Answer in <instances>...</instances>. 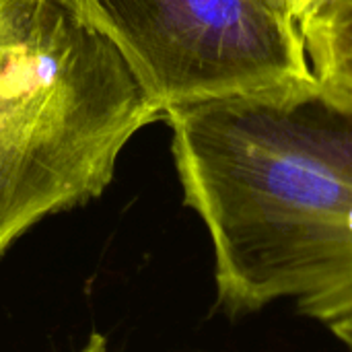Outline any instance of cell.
Returning a JSON list of instances; mask_svg holds the SVG:
<instances>
[{
  "mask_svg": "<svg viewBox=\"0 0 352 352\" xmlns=\"http://www.w3.org/2000/svg\"><path fill=\"white\" fill-rule=\"evenodd\" d=\"M80 352H109V351H107V342H105V338H103L101 334H93V336L89 338V342L82 346V351Z\"/></svg>",
  "mask_w": 352,
  "mask_h": 352,
  "instance_id": "cell-7",
  "label": "cell"
},
{
  "mask_svg": "<svg viewBox=\"0 0 352 352\" xmlns=\"http://www.w3.org/2000/svg\"><path fill=\"white\" fill-rule=\"evenodd\" d=\"M297 27L314 78L352 95V0H322Z\"/></svg>",
  "mask_w": 352,
  "mask_h": 352,
  "instance_id": "cell-4",
  "label": "cell"
},
{
  "mask_svg": "<svg viewBox=\"0 0 352 352\" xmlns=\"http://www.w3.org/2000/svg\"><path fill=\"white\" fill-rule=\"evenodd\" d=\"M186 204L214 254L217 307L254 316L352 283V95L316 78L165 107Z\"/></svg>",
  "mask_w": 352,
  "mask_h": 352,
  "instance_id": "cell-1",
  "label": "cell"
},
{
  "mask_svg": "<svg viewBox=\"0 0 352 352\" xmlns=\"http://www.w3.org/2000/svg\"><path fill=\"white\" fill-rule=\"evenodd\" d=\"M297 311L330 330V334L352 352V287L334 295L299 303Z\"/></svg>",
  "mask_w": 352,
  "mask_h": 352,
  "instance_id": "cell-5",
  "label": "cell"
},
{
  "mask_svg": "<svg viewBox=\"0 0 352 352\" xmlns=\"http://www.w3.org/2000/svg\"><path fill=\"white\" fill-rule=\"evenodd\" d=\"M163 105L76 0H0V256L99 198Z\"/></svg>",
  "mask_w": 352,
  "mask_h": 352,
  "instance_id": "cell-2",
  "label": "cell"
},
{
  "mask_svg": "<svg viewBox=\"0 0 352 352\" xmlns=\"http://www.w3.org/2000/svg\"><path fill=\"white\" fill-rule=\"evenodd\" d=\"M322 0H285V4H287V10H289V14L293 16V21L297 23L305 12H309L316 4H320Z\"/></svg>",
  "mask_w": 352,
  "mask_h": 352,
  "instance_id": "cell-6",
  "label": "cell"
},
{
  "mask_svg": "<svg viewBox=\"0 0 352 352\" xmlns=\"http://www.w3.org/2000/svg\"><path fill=\"white\" fill-rule=\"evenodd\" d=\"M165 107L314 78L285 0H76Z\"/></svg>",
  "mask_w": 352,
  "mask_h": 352,
  "instance_id": "cell-3",
  "label": "cell"
}]
</instances>
